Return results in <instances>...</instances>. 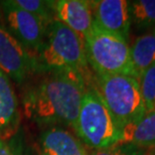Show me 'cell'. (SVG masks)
Segmentation results:
<instances>
[{
    "label": "cell",
    "mask_w": 155,
    "mask_h": 155,
    "mask_svg": "<svg viewBox=\"0 0 155 155\" xmlns=\"http://www.w3.org/2000/svg\"><path fill=\"white\" fill-rule=\"evenodd\" d=\"M0 18L23 48L38 55L45 45L51 22L19 8L12 0L0 1Z\"/></svg>",
    "instance_id": "6"
},
{
    "label": "cell",
    "mask_w": 155,
    "mask_h": 155,
    "mask_svg": "<svg viewBox=\"0 0 155 155\" xmlns=\"http://www.w3.org/2000/svg\"><path fill=\"white\" fill-rule=\"evenodd\" d=\"M22 93L23 113L38 125L74 127L92 78L72 70L38 74Z\"/></svg>",
    "instance_id": "1"
},
{
    "label": "cell",
    "mask_w": 155,
    "mask_h": 155,
    "mask_svg": "<svg viewBox=\"0 0 155 155\" xmlns=\"http://www.w3.org/2000/svg\"><path fill=\"white\" fill-rule=\"evenodd\" d=\"M94 22L104 30L122 36L129 41L131 19L127 0L90 1Z\"/></svg>",
    "instance_id": "8"
},
{
    "label": "cell",
    "mask_w": 155,
    "mask_h": 155,
    "mask_svg": "<svg viewBox=\"0 0 155 155\" xmlns=\"http://www.w3.org/2000/svg\"><path fill=\"white\" fill-rule=\"evenodd\" d=\"M86 57L94 75H128L138 79L129 41L104 30L94 22L84 39Z\"/></svg>",
    "instance_id": "4"
},
{
    "label": "cell",
    "mask_w": 155,
    "mask_h": 155,
    "mask_svg": "<svg viewBox=\"0 0 155 155\" xmlns=\"http://www.w3.org/2000/svg\"><path fill=\"white\" fill-rule=\"evenodd\" d=\"M131 27L137 31L148 32L155 29V0L129 1Z\"/></svg>",
    "instance_id": "14"
},
{
    "label": "cell",
    "mask_w": 155,
    "mask_h": 155,
    "mask_svg": "<svg viewBox=\"0 0 155 155\" xmlns=\"http://www.w3.org/2000/svg\"><path fill=\"white\" fill-rule=\"evenodd\" d=\"M20 111L11 80L0 69V136L9 140L19 129Z\"/></svg>",
    "instance_id": "11"
},
{
    "label": "cell",
    "mask_w": 155,
    "mask_h": 155,
    "mask_svg": "<svg viewBox=\"0 0 155 155\" xmlns=\"http://www.w3.org/2000/svg\"><path fill=\"white\" fill-rule=\"evenodd\" d=\"M93 79V84L121 130L146 113L137 78L128 75H94Z\"/></svg>",
    "instance_id": "5"
},
{
    "label": "cell",
    "mask_w": 155,
    "mask_h": 155,
    "mask_svg": "<svg viewBox=\"0 0 155 155\" xmlns=\"http://www.w3.org/2000/svg\"><path fill=\"white\" fill-rule=\"evenodd\" d=\"M0 69L13 82L23 85L38 75L36 55L28 51L8 31L0 18Z\"/></svg>",
    "instance_id": "7"
},
{
    "label": "cell",
    "mask_w": 155,
    "mask_h": 155,
    "mask_svg": "<svg viewBox=\"0 0 155 155\" xmlns=\"http://www.w3.org/2000/svg\"><path fill=\"white\" fill-rule=\"evenodd\" d=\"M73 129L80 141L91 149L121 143V129L93 82L85 92Z\"/></svg>",
    "instance_id": "2"
},
{
    "label": "cell",
    "mask_w": 155,
    "mask_h": 155,
    "mask_svg": "<svg viewBox=\"0 0 155 155\" xmlns=\"http://www.w3.org/2000/svg\"><path fill=\"white\" fill-rule=\"evenodd\" d=\"M121 143L141 148L155 147V110L121 130Z\"/></svg>",
    "instance_id": "12"
},
{
    "label": "cell",
    "mask_w": 155,
    "mask_h": 155,
    "mask_svg": "<svg viewBox=\"0 0 155 155\" xmlns=\"http://www.w3.org/2000/svg\"><path fill=\"white\" fill-rule=\"evenodd\" d=\"M88 155H146L144 148L131 144L119 143L104 149H91Z\"/></svg>",
    "instance_id": "17"
},
{
    "label": "cell",
    "mask_w": 155,
    "mask_h": 155,
    "mask_svg": "<svg viewBox=\"0 0 155 155\" xmlns=\"http://www.w3.org/2000/svg\"><path fill=\"white\" fill-rule=\"evenodd\" d=\"M54 19L76 32L83 40L94 24L92 8L87 0H52Z\"/></svg>",
    "instance_id": "9"
},
{
    "label": "cell",
    "mask_w": 155,
    "mask_h": 155,
    "mask_svg": "<svg viewBox=\"0 0 155 155\" xmlns=\"http://www.w3.org/2000/svg\"><path fill=\"white\" fill-rule=\"evenodd\" d=\"M38 73L72 70L92 78L84 40L69 27L52 20L42 49L38 55Z\"/></svg>",
    "instance_id": "3"
},
{
    "label": "cell",
    "mask_w": 155,
    "mask_h": 155,
    "mask_svg": "<svg viewBox=\"0 0 155 155\" xmlns=\"http://www.w3.org/2000/svg\"><path fill=\"white\" fill-rule=\"evenodd\" d=\"M38 155H88V150L70 131L54 126L40 135Z\"/></svg>",
    "instance_id": "10"
},
{
    "label": "cell",
    "mask_w": 155,
    "mask_h": 155,
    "mask_svg": "<svg viewBox=\"0 0 155 155\" xmlns=\"http://www.w3.org/2000/svg\"><path fill=\"white\" fill-rule=\"evenodd\" d=\"M133 67L137 77L155 64V29L136 38L130 45Z\"/></svg>",
    "instance_id": "13"
},
{
    "label": "cell",
    "mask_w": 155,
    "mask_h": 155,
    "mask_svg": "<svg viewBox=\"0 0 155 155\" xmlns=\"http://www.w3.org/2000/svg\"><path fill=\"white\" fill-rule=\"evenodd\" d=\"M138 81L146 112L155 110V64L142 72Z\"/></svg>",
    "instance_id": "15"
},
{
    "label": "cell",
    "mask_w": 155,
    "mask_h": 155,
    "mask_svg": "<svg viewBox=\"0 0 155 155\" xmlns=\"http://www.w3.org/2000/svg\"><path fill=\"white\" fill-rule=\"evenodd\" d=\"M0 155H11L8 140L0 136Z\"/></svg>",
    "instance_id": "19"
},
{
    "label": "cell",
    "mask_w": 155,
    "mask_h": 155,
    "mask_svg": "<svg viewBox=\"0 0 155 155\" xmlns=\"http://www.w3.org/2000/svg\"><path fill=\"white\" fill-rule=\"evenodd\" d=\"M12 1L19 8L35 16H38L39 18H42L48 22L54 20L51 1H42V0H12Z\"/></svg>",
    "instance_id": "16"
},
{
    "label": "cell",
    "mask_w": 155,
    "mask_h": 155,
    "mask_svg": "<svg viewBox=\"0 0 155 155\" xmlns=\"http://www.w3.org/2000/svg\"><path fill=\"white\" fill-rule=\"evenodd\" d=\"M11 155H32L31 151L24 141L23 132L20 129L15 133L14 136L8 140Z\"/></svg>",
    "instance_id": "18"
}]
</instances>
